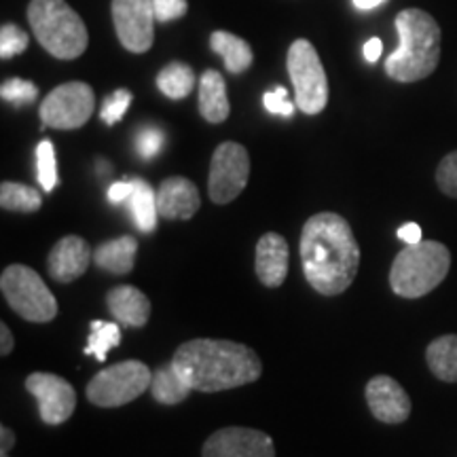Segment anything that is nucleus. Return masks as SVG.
I'll use <instances>...</instances> for the list:
<instances>
[{"label":"nucleus","mask_w":457,"mask_h":457,"mask_svg":"<svg viewBox=\"0 0 457 457\" xmlns=\"http://www.w3.org/2000/svg\"><path fill=\"white\" fill-rule=\"evenodd\" d=\"M171 367L193 392H222L254 384L262 362L253 347L236 341L191 339L171 356Z\"/></svg>","instance_id":"f03ea898"},{"label":"nucleus","mask_w":457,"mask_h":457,"mask_svg":"<svg viewBox=\"0 0 457 457\" xmlns=\"http://www.w3.org/2000/svg\"><path fill=\"white\" fill-rule=\"evenodd\" d=\"M28 34L15 24H4L0 28V57L3 60H11V57L24 54L28 49Z\"/></svg>","instance_id":"c756f323"},{"label":"nucleus","mask_w":457,"mask_h":457,"mask_svg":"<svg viewBox=\"0 0 457 457\" xmlns=\"http://www.w3.org/2000/svg\"><path fill=\"white\" fill-rule=\"evenodd\" d=\"M153 9H155L157 21H171L180 20L188 11L187 0H153Z\"/></svg>","instance_id":"f704fd0d"},{"label":"nucleus","mask_w":457,"mask_h":457,"mask_svg":"<svg viewBox=\"0 0 457 457\" xmlns=\"http://www.w3.org/2000/svg\"><path fill=\"white\" fill-rule=\"evenodd\" d=\"M26 390L37 398L43 424L60 426L77 409V392L64 377L54 373H32L26 377Z\"/></svg>","instance_id":"f8f14e48"},{"label":"nucleus","mask_w":457,"mask_h":457,"mask_svg":"<svg viewBox=\"0 0 457 457\" xmlns=\"http://www.w3.org/2000/svg\"><path fill=\"white\" fill-rule=\"evenodd\" d=\"M91 261H94L91 245L79 236H66L51 248L47 256V270L55 282L71 284L89 270Z\"/></svg>","instance_id":"2eb2a0df"},{"label":"nucleus","mask_w":457,"mask_h":457,"mask_svg":"<svg viewBox=\"0 0 457 457\" xmlns=\"http://www.w3.org/2000/svg\"><path fill=\"white\" fill-rule=\"evenodd\" d=\"M301 265L316 293H345L360 267V245L350 222L335 212L313 214L301 231Z\"/></svg>","instance_id":"f257e3e1"},{"label":"nucleus","mask_w":457,"mask_h":457,"mask_svg":"<svg viewBox=\"0 0 457 457\" xmlns=\"http://www.w3.org/2000/svg\"><path fill=\"white\" fill-rule=\"evenodd\" d=\"M286 66L295 85L296 108L305 114L322 112L328 102V79L316 47L307 38L295 41L286 55Z\"/></svg>","instance_id":"0eeeda50"},{"label":"nucleus","mask_w":457,"mask_h":457,"mask_svg":"<svg viewBox=\"0 0 457 457\" xmlns=\"http://www.w3.org/2000/svg\"><path fill=\"white\" fill-rule=\"evenodd\" d=\"M262 104L271 114H282V117H293L295 114V104L288 100V91L282 85H278L273 91H267L262 96Z\"/></svg>","instance_id":"72a5a7b5"},{"label":"nucleus","mask_w":457,"mask_h":457,"mask_svg":"<svg viewBox=\"0 0 457 457\" xmlns=\"http://www.w3.org/2000/svg\"><path fill=\"white\" fill-rule=\"evenodd\" d=\"M370 413L381 424H404L411 415V398L396 379L387 375H377L364 390Z\"/></svg>","instance_id":"4468645a"},{"label":"nucleus","mask_w":457,"mask_h":457,"mask_svg":"<svg viewBox=\"0 0 457 457\" xmlns=\"http://www.w3.org/2000/svg\"><path fill=\"white\" fill-rule=\"evenodd\" d=\"M106 305L121 327L140 328L151 318V301L136 286H114L108 290Z\"/></svg>","instance_id":"a211bd4d"},{"label":"nucleus","mask_w":457,"mask_h":457,"mask_svg":"<svg viewBox=\"0 0 457 457\" xmlns=\"http://www.w3.org/2000/svg\"><path fill=\"white\" fill-rule=\"evenodd\" d=\"M250 179V155L237 142H222L216 146L210 163L208 193L214 204L225 205L242 195Z\"/></svg>","instance_id":"9d476101"},{"label":"nucleus","mask_w":457,"mask_h":457,"mask_svg":"<svg viewBox=\"0 0 457 457\" xmlns=\"http://www.w3.org/2000/svg\"><path fill=\"white\" fill-rule=\"evenodd\" d=\"M398 237L403 239L404 244H417L421 242V228L417 222H407V225L398 228Z\"/></svg>","instance_id":"e433bc0d"},{"label":"nucleus","mask_w":457,"mask_h":457,"mask_svg":"<svg viewBox=\"0 0 457 457\" xmlns=\"http://www.w3.org/2000/svg\"><path fill=\"white\" fill-rule=\"evenodd\" d=\"M428 369L445 384H457V335H443L426 350Z\"/></svg>","instance_id":"4be33fe9"},{"label":"nucleus","mask_w":457,"mask_h":457,"mask_svg":"<svg viewBox=\"0 0 457 457\" xmlns=\"http://www.w3.org/2000/svg\"><path fill=\"white\" fill-rule=\"evenodd\" d=\"M436 185L447 197L457 199V151L443 157L436 168Z\"/></svg>","instance_id":"473e14b6"},{"label":"nucleus","mask_w":457,"mask_h":457,"mask_svg":"<svg viewBox=\"0 0 457 457\" xmlns=\"http://www.w3.org/2000/svg\"><path fill=\"white\" fill-rule=\"evenodd\" d=\"M202 457H276V445L270 434L254 428L228 426L208 436Z\"/></svg>","instance_id":"ddd939ff"},{"label":"nucleus","mask_w":457,"mask_h":457,"mask_svg":"<svg viewBox=\"0 0 457 457\" xmlns=\"http://www.w3.org/2000/svg\"><path fill=\"white\" fill-rule=\"evenodd\" d=\"M28 24L38 45L57 60H77L89 45L87 26L66 0H30Z\"/></svg>","instance_id":"20e7f679"},{"label":"nucleus","mask_w":457,"mask_h":457,"mask_svg":"<svg viewBox=\"0 0 457 457\" xmlns=\"http://www.w3.org/2000/svg\"><path fill=\"white\" fill-rule=\"evenodd\" d=\"M451 270V253L441 242L407 244L396 254L390 270V286L394 295L403 299H420L432 293L447 278Z\"/></svg>","instance_id":"39448f33"},{"label":"nucleus","mask_w":457,"mask_h":457,"mask_svg":"<svg viewBox=\"0 0 457 457\" xmlns=\"http://www.w3.org/2000/svg\"><path fill=\"white\" fill-rule=\"evenodd\" d=\"M121 343V328L114 322H104V320H94L89 324V339L85 353L87 356H96L98 362H104L108 352Z\"/></svg>","instance_id":"bb28decb"},{"label":"nucleus","mask_w":457,"mask_h":457,"mask_svg":"<svg viewBox=\"0 0 457 457\" xmlns=\"http://www.w3.org/2000/svg\"><path fill=\"white\" fill-rule=\"evenodd\" d=\"M381 51H384V43H381V38H370V41H367V45H364V57H367V62H370V64H375V62L379 60Z\"/></svg>","instance_id":"4c0bfd02"},{"label":"nucleus","mask_w":457,"mask_h":457,"mask_svg":"<svg viewBox=\"0 0 457 457\" xmlns=\"http://www.w3.org/2000/svg\"><path fill=\"white\" fill-rule=\"evenodd\" d=\"M37 176L38 185L43 191L51 193L57 187V165H55V148L49 140H43L37 146Z\"/></svg>","instance_id":"cd10ccee"},{"label":"nucleus","mask_w":457,"mask_h":457,"mask_svg":"<svg viewBox=\"0 0 457 457\" xmlns=\"http://www.w3.org/2000/svg\"><path fill=\"white\" fill-rule=\"evenodd\" d=\"M157 87L165 98L182 100L195 89V72L185 62H170L157 74Z\"/></svg>","instance_id":"b1692460"},{"label":"nucleus","mask_w":457,"mask_h":457,"mask_svg":"<svg viewBox=\"0 0 457 457\" xmlns=\"http://www.w3.org/2000/svg\"><path fill=\"white\" fill-rule=\"evenodd\" d=\"M131 100H134V96H131V91L128 89H117L114 94L108 96L104 100V104L100 108V119L104 121L106 125H114L119 123L123 119V114L128 112V108L131 104Z\"/></svg>","instance_id":"7c9ffc66"},{"label":"nucleus","mask_w":457,"mask_h":457,"mask_svg":"<svg viewBox=\"0 0 457 457\" xmlns=\"http://www.w3.org/2000/svg\"><path fill=\"white\" fill-rule=\"evenodd\" d=\"M153 373L140 360H125L100 370L87 384V400L100 409L123 407L151 387Z\"/></svg>","instance_id":"6e6552de"},{"label":"nucleus","mask_w":457,"mask_h":457,"mask_svg":"<svg viewBox=\"0 0 457 457\" xmlns=\"http://www.w3.org/2000/svg\"><path fill=\"white\" fill-rule=\"evenodd\" d=\"M0 339H3V343H0V353H3V356H9V353L13 352L15 341H13V333H11L4 322L0 324Z\"/></svg>","instance_id":"58836bf2"},{"label":"nucleus","mask_w":457,"mask_h":457,"mask_svg":"<svg viewBox=\"0 0 457 457\" xmlns=\"http://www.w3.org/2000/svg\"><path fill=\"white\" fill-rule=\"evenodd\" d=\"M134 185V191L128 199L129 212L134 216L136 227L142 233H153L157 227L159 210H157V191L142 179H129Z\"/></svg>","instance_id":"5701e85b"},{"label":"nucleus","mask_w":457,"mask_h":457,"mask_svg":"<svg viewBox=\"0 0 457 457\" xmlns=\"http://www.w3.org/2000/svg\"><path fill=\"white\" fill-rule=\"evenodd\" d=\"M210 47L214 54H219L225 62V68L231 74H242L253 66V47L244 41V38L236 37L233 32L216 30L210 37Z\"/></svg>","instance_id":"412c9836"},{"label":"nucleus","mask_w":457,"mask_h":457,"mask_svg":"<svg viewBox=\"0 0 457 457\" xmlns=\"http://www.w3.org/2000/svg\"><path fill=\"white\" fill-rule=\"evenodd\" d=\"M0 457H9V451H4V449H0Z\"/></svg>","instance_id":"79ce46f5"},{"label":"nucleus","mask_w":457,"mask_h":457,"mask_svg":"<svg viewBox=\"0 0 457 457\" xmlns=\"http://www.w3.org/2000/svg\"><path fill=\"white\" fill-rule=\"evenodd\" d=\"M15 447V432L7 426H0V449L11 451Z\"/></svg>","instance_id":"ea45409f"},{"label":"nucleus","mask_w":457,"mask_h":457,"mask_svg":"<svg viewBox=\"0 0 457 457\" xmlns=\"http://www.w3.org/2000/svg\"><path fill=\"white\" fill-rule=\"evenodd\" d=\"M386 0H353V4H356L358 9H362V11H369V9H375V7H379V4H384Z\"/></svg>","instance_id":"a19ab883"},{"label":"nucleus","mask_w":457,"mask_h":457,"mask_svg":"<svg viewBox=\"0 0 457 457\" xmlns=\"http://www.w3.org/2000/svg\"><path fill=\"white\" fill-rule=\"evenodd\" d=\"M202 208L197 187L182 176H170L157 188V210L165 220H188Z\"/></svg>","instance_id":"dca6fc26"},{"label":"nucleus","mask_w":457,"mask_h":457,"mask_svg":"<svg viewBox=\"0 0 457 457\" xmlns=\"http://www.w3.org/2000/svg\"><path fill=\"white\" fill-rule=\"evenodd\" d=\"M94 89L83 81H71L49 91L38 108V117L45 128L79 129L94 114Z\"/></svg>","instance_id":"1a4fd4ad"},{"label":"nucleus","mask_w":457,"mask_h":457,"mask_svg":"<svg viewBox=\"0 0 457 457\" xmlns=\"http://www.w3.org/2000/svg\"><path fill=\"white\" fill-rule=\"evenodd\" d=\"M131 191H134L131 180H128V179L119 180V182H114V185L108 187V199H111L112 204H128Z\"/></svg>","instance_id":"c9c22d12"},{"label":"nucleus","mask_w":457,"mask_h":457,"mask_svg":"<svg viewBox=\"0 0 457 457\" xmlns=\"http://www.w3.org/2000/svg\"><path fill=\"white\" fill-rule=\"evenodd\" d=\"M0 290L11 310L28 322L45 324L57 316L54 293L30 267L9 265L0 276Z\"/></svg>","instance_id":"423d86ee"},{"label":"nucleus","mask_w":457,"mask_h":457,"mask_svg":"<svg viewBox=\"0 0 457 457\" xmlns=\"http://www.w3.org/2000/svg\"><path fill=\"white\" fill-rule=\"evenodd\" d=\"M0 96L4 102H11L15 106H28L38 98V87L26 79H9L0 87Z\"/></svg>","instance_id":"c85d7f7f"},{"label":"nucleus","mask_w":457,"mask_h":457,"mask_svg":"<svg viewBox=\"0 0 457 457\" xmlns=\"http://www.w3.org/2000/svg\"><path fill=\"white\" fill-rule=\"evenodd\" d=\"M191 392H193L191 386H188L187 381L176 373V369L171 367V362L165 364V367H159L155 373H153L151 394L157 403L162 404L185 403Z\"/></svg>","instance_id":"393cba45"},{"label":"nucleus","mask_w":457,"mask_h":457,"mask_svg":"<svg viewBox=\"0 0 457 457\" xmlns=\"http://www.w3.org/2000/svg\"><path fill=\"white\" fill-rule=\"evenodd\" d=\"M136 254H138V242L136 237L123 236L111 242L100 244L94 250V265L112 276H128L134 270Z\"/></svg>","instance_id":"aec40b11"},{"label":"nucleus","mask_w":457,"mask_h":457,"mask_svg":"<svg viewBox=\"0 0 457 457\" xmlns=\"http://www.w3.org/2000/svg\"><path fill=\"white\" fill-rule=\"evenodd\" d=\"M165 142V134L157 125H146L136 136V151L142 159H153L162 153Z\"/></svg>","instance_id":"2f4dec72"},{"label":"nucleus","mask_w":457,"mask_h":457,"mask_svg":"<svg viewBox=\"0 0 457 457\" xmlns=\"http://www.w3.org/2000/svg\"><path fill=\"white\" fill-rule=\"evenodd\" d=\"M199 114L214 125L227 121L231 114L225 77L212 68L199 77Z\"/></svg>","instance_id":"6ab92c4d"},{"label":"nucleus","mask_w":457,"mask_h":457,"mask_svg":"<svg viewBox=\"0 0 457 457\" xmlns=\"http://www.w3.org/2000/svg\"><path fill=\"white\" fill-rule=\"evenodd\" d=\"M0 205L7 212L32 214L41 210L43 195L34 187L21 185V182H3L0 185Z\"/></svg>","instance_id":"a878e982"},{"label":"nucleus","mask_w":457,"mask_h":457,"mask_svg":"<svg viewBox=\"0 0 457 457\" xmlns=\"http://www.w3.org/2000/svg\"><path fill=\"white\" fill-rule=\"evenodd\" d=\"M112 24L121 45L131 54H146L155 41L153 0H112Z\"/></svg>","instance_id":"9b49d317"},{"label":"nucleus","mask_w":457,"mask_h":457,"mask_svg":"<svg viewBox=\"0 0 457 457\" xmlns=\"http://www.w3.org/2000/svg\"><path fill=\"white\" fill-rule=\"evenodd\" d=\"M290 248L288 242L279 233H265L256 242V259L254 270L256 278L261 279L267 288H279L288 276Z\"/></svg>","instance_id":"f3484780"},{"label":"nucleus","mask_w":457,"mask_h":457,"mask_svg":"<svg viewBox=\"0 0 457 457\" xmlns=\"http://www.w3.org/2000/svg\"><path fill=\"white\" fill-rule=\"evenodd\" d=\"M400 45L386 60L387 77L398 83H415L430 77L441 62V28L430 13L404 9L396 15Z\"/></svg>","instance_id":"7ed1b4c3"}]
</instances>
